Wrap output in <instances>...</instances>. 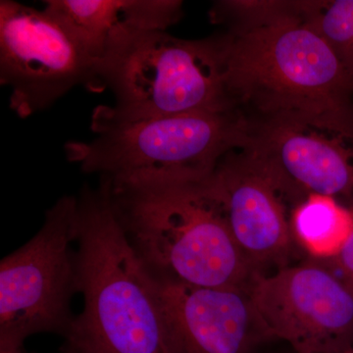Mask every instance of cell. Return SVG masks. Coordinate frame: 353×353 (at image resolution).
I'll use <instances>...</instances> for the list:
<instances>
[{
    "label": "cell",
    "instance_id": "cell-10",
    "mask_svg": "<svg viewBox=\"0 0 353 353\" xmlns=\"http://www.w3.org/2000/svg\"><path fill=\"white\" fill-rule=\"evenodd\" d=\"M222 204L236 245L257 274L290 266L296 252L287 203L245 153H229L205 179Z\"/></svg>",
    "mask_w": 353,
    "mask_h": 353
},
{
    "label": "cell",
    "instance_id": "cell-4",
    "mask_svg": "<svg viewBox=\"0 0 353 353\" xmlns=\"http://www.w3.org/2000/svg\"><path fill=\"white\" fill-rule=\"evenodd\" d=\"M105 88L115 102L94 110L112 119L236 110L226 83L225 37L192 41L167 31L129 34L97 65V90Z\"/></svg>",
    "mask_w": 353,
    "mask_h": 353
},
{
    "label": "cell",
    "instance_id": "cell-8",
    "mask_svg": "<svg viewBox=\"0 0 353 353\" xmlns=\"http://www.w3.org/2000/svg\"><path fill=\"white\" fill-rule=\"evenodd\" d=\"M248 294L271 340L287 341L294 353L353 347V290L321 262L255 274Z\"/></svg>",
    "mask_w": 353,
    "mask_h": 353
},
{
    "label": "cell",
    "instance_id": "cell-1",
    "mask_svg": "<svg viewBox=\"0 0 353 353\" xmlns=\"http://www.w3.org/2000/svg\"><path fill=\"white\" fill-rule=\"evenodd\" d=\"M77 287L82 312L64 334L65 353H169L157 279L121 225L101 179L78 196Z\"/></svg>",
    "mask_w": 353,
    "mask_h": 353
},
{
    "label": "cell",
    "instance_id": "cell-11",
    "mask_svg": "<svg viewBox=\"0 0 353 353\" xmlns=\"http://www.w3.org/2000/svg\"><path fill=\"white\" fill-rule=\"evenodd\" d=\"M157 281L169 353H253L271 341L248 290Z\"/></svg>",
    "mask_w": 353,
    "mask_h": 353
},
{
    "label": "cell",
    "instance_id": "cell-13",
    "mask_svg": "<svg viewBox=\"0 0 353 353\" xmlns=\"http://www.w3.org/2000/svg\"><path fill=\"white\" fill-rule=\"evenodd\" d=\"M290 230L308 259L326 261L339 254L353 230L352 209L334 197L310 196L292 208Z\"/></svg>",
    "mask_w": 353,
    "mask_h": 353
},
{
    "label": "cell",
    "instance_id": "cell-7",
    "mask_svg": "<svg viewBox=\"0 0 353 353\" xmlns=\"http://www.w3.org/2000/svg\"><path fill=\"white\" fill-rule=\"evenodd\" d=\"M0 83L21 118L50 108L72 88L97 90V64L57 14L0 2Z\"/></svg>",
    "mask_w": 353,
    "mask_h": 353
},
{
    "label": "cell",
    "instance_id": "cell-18",
    "mask_svg": "<svg viewBox=\"0 0 353 353\" xmlns=\"http://www.w3.org/2000/svg\"><path fill=\"white\" fill-rule=\"evenodd\" d=\"M19 353H23L22 352H19Z\"/></svg>",
    "mask_w": 353,
    "mask_h": 353
},
{
    "label": "cell",
    "instance_id": "cell-17",
    "mask_svg": "<svg viewBox=\"0 0 353 353\" xmlns=\"http://www.w3.org/2000/svg\"><path fill=\"white\" fill-rule=\"evenodd\" d=\"M343 353H353V347L350 348V350H347V352Z\"/></svg>",
    "mask_w": 353,
    "mask_h": 353
},
{
    "label": "cell",
    "instance_id": "cell-16",
    "mask_svg": "<svg viewBox=\"0 0 353 353\" xmlns=\"http://www.w3.org/2000/svg\"><path fill=\"white\" fill-rule=\"evenodd\" d=\"M347 206L353 211V201ZM318 262H321L329 267L350 289L353 290V230L348 236L347 243L336 256L326 261Z\"/></svg>",
    "mask_w": 353,
    "mask_h": 353
},
{
    "label": "cell",
    "instance_id": "cell-6",
    "mask_svg": "<svg viewBox=\"0 0 353 353\" xmlns=\"http://www.w3.org/2000/svg\"><path fill=\"white\" fill-rule=\"evenodd\" d=\"M78 196H64L48 211L31 240L0 262V353H19L29 336L64 334L77 287Z\"/></svg>",
    "mask_w": 353,
    "mask_h": 353
},
{
    "label": "cell",
    "instance_id": "cell-12",
    "mask_svg": "<svg viewBox=\"0 0 353 353\" xmlns=\"http://www.w3.org/2000/svg\"><path fill=\"white\" fill-rule=\"evenodd\" d=\"M44 7L68 25L97 67L121 39L167 31L183 16L179 0H46Z\"/></svg>",
    "mask_w": 353,
    "mask_h": 353
},
{
    "label": "cell",
    "instance_id": "cell-14",
    "mask_svg": "<svg viewBox=\"0 0 353 353\" xmlns=\"http://www.w3.org/2000/svg\"><path fill=\"white\" fill-rule=\"evenodd\" d=\"M311 1H218L210 11L215 24H228L231 32L248 31L290 18H306Z\"/></svg>",
    "mask_w": 353,
    "mask_h": 353
},
{
    "label": "cell",
    "instance_id": "cell-2",
    "mask_svg": "<svg viewBox=\"0 0 353 353\" xmlns=\"http://www.w3.org/2000/svg\"><path fill=\"white\" fill-rule=\"evenodd\" d=\"M228 90L259 120H289L353 137V83L305 18L225 36Z\"/></svg>",
    "mask_w": 353,
    "mask_h": 353
},
{
    "label": "cell",
    "instance_id": "cell-3",
    "mask_svg": "<svg viewBox=\"0 0 353 353\" xmlns=\"http://www.w3.org/2000/svg\"><path fill=\"white\" fill-rule=\"evenodd\" d=\"M101 179L130 243L155 278L248 292L257 273L205 179L130 183Z\"/></svg>",
    "mask_w": 353,
    "mask_h": 353
},
{
    "label": "cell",
    "instance_id": "cell-9",
    "mask_svg": "<svg viewBox=\"0 0 353 353\" xmlns=\"http://www.w3.org/2000/svg\"><path fill=\"white\" fill-rule=\"evenodd\" d=\"M241 152L294 208L310 196L353 201V137L289 120L248 119Z\"/></svg>",
    "mask_w": 353,
    "mask_h": 353
},
{
    "label": "cell",
    "instance_id": "cell-15",
    "mask_svg": "<svg viewBox=\"0 0 353 353\" xmlns=\"http://www.w3.org/2000/svg\"><path fill=\"white\" fill-rule=\"evenodd\" d=\"M305 21L326 41L353 83V0L313 1Z\"/></svg>",
    "mask_w": 353,
    "mask_h": 353
},
{
    "label": "cell",
    "instance_id": "cell-5",
    "mask_svg": "<svg viewBox=\"0 0 353 353\" xmlns=\"http://www.w3.org/2000/svg\"><path fill=\"white\" fill-rule=\"evenodd\" d=\"M248 118L238 110L118 120L94 111L90 141L65 145L69 161L113 183L202 181L241 150Z\"/></svg>",
    "mask_w": 353,
    "mask_h": 353
}]
</instances>
